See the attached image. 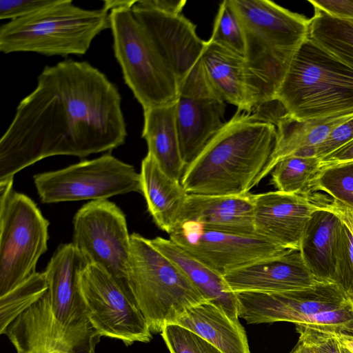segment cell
Masks as SVG:
<instances>
[{
	"instance_id": "13",
	"label": "cell",
	"mask_w": 353,
	"mask_h": 353,
	"mask_svg": "<svg viewBox=\"0 0 353 353\" xmlns=\"http://www.w3.org/2000/svg\"><path fill=\"white\" fill-rule=\"evenodd\" d=\"M170 239L219 274L288 252L263 236L208 229L192 222L176 225Z\"/></svg>"
},
{
	"instance_id": "38",
	"label": "cell",
	"mask_w": 353,
	"mask_h": 353,
	"mask_svg": "<svg viewBox=\"0 0 353 353\" xmlns=\"http://www.w3.org/2000/svg\"><path fill=\"white\" fill-rule=\"evenodd\" d=\"M353 162V141L322 159V166Z\"/></svg>"
},
{
	"instance_id": "29",
	"label": "cell",
	"mask_w": 353,
	"mask_h": 353,
	"mask_svg": "<svg viewBox=\"0 0 353 353\" xmlns=\"http://www.w3.org/2000/svg\"><path fill=\"white\" fill-rule=\"evenodd\" d=\"M48 290L44 272H35L13 290L0 296V333Z\"/></svg>"
},
{
	"instance_id": "42",
	"label": "cell",
	"mask_w": 353,
	"mask_h": 353,
	"mask_svg": "<svg viewBox=\"0 0 353 353\" xmlns=\"http://www.w3.org/2000/svg\"><path fill=\"white\" fill-rule=\"evenodd\" d=\"M290 353H314L313 350L299 341L296 346Z\"/></svg>"
},
{
	"instance_id": "24",
	"label": "cell",
	"mask_w": 353,
	"mask_h": 353,
	"mask_svg": "<svg viewBox=\"0 0 353 353\" xmlns=\"http://www.w3.org/2000/svg\"><path fill=\"white\" fill-rule=\"evenodd\" d=\"M176 101L143 110L142 138L148 153L170 177L181 181L185 170L176 122Z\"/></svg>"
},
{
	"instance_id": "21",
	"label": "cell",
	"mask_w": 353,
	"mask_h": 353,
	"mask_svg": "<svg viewBox=\"0 0 353 353\" xmlns=\"http://www.w3.org/2000/svg\"><path fill=\"white\" fill-rule=\"evenodd\" d=\"M139 174L148 210L158 228L170 234L179 222L188 194L181 181L167 175L148 153Z\"/></svg>"
},
{
	"instance_id": "15",
	"label": "cell",
	"mask_w": 353,
	"mask_h": 353,
	"mask_svg": "<svg viewBox=\"0 0 353 353\" xmlns=\"http://www.w3.org/2000/svg\"><path fill=\"white\" fill-rule=\"evenodd\" d=\"M239 318L249 324L279 321L294 324L323 311L351 305L335 283L320 281L305 289L281 293H235Z\"/></svg>"
},
{
	"instance_id": "32",
	"label": "cell",
	"mask_w": 353,
	"mask_h": 353,
	"mask_svg": "<svg viewBox=\"0 0 353 353\" xmlns=\"http://www.w3.org/2000/svg\"><path fill=\"white\" fill-rule=\"evenodd\" d=\"M161 334L170 353H222L199 334L177 324L166 325Z\"/></svg>"
},
{
	"instance_id": "23",
	"label": "cell",
	"mask_w": 353,
	"mask_h": 353,
	"mask_svg": "<svg viewBox=\"0 0 353 353\" xmlns=\"http://www.w3.org/2000/svg\"><path fill=\"white\" fill-rule=\"evenodd\" d=\"M343 224L325 201L307 223L299 250L307 268L319 281L334 283V254Z\"/></svg>"
},
{
	"instance_id": "45",
	"label": "cell",
	"mask_w": 353,
	"mask_h": 353,
	"mask_svg": "<svg viewBox=\"0 0 353 353\" xmlns=\"http://www.w3.org/2000/svg\"><path fill=\"white\" fill-rule=\"evenodd\" d=\"M350 337H353V336H350Z\"/></svg>"
},
{
	"instance_id": "28",
	"label": "cell",
	"mask_w": 353,
	"mask_h": 353,
	"mask_svg": "<svg viewBox=\"0 0 353 353\" xmlns=\"http://www.w3.org/2000/svg\"><path fill=\"white\" fill-rule=\"evenodd\" d=\"M322 165V160L316 157H288L274 167L270 183L281 192L310 194L312 183Z\"/></svg>"
},
{
	"instance_id": "34",
	"label": "cell",
	"mask_w": 353,
	"mask_h": 353,
	"mask_svg": "<svg viewBox=\"0 0 353 353\" xmlns=\"http://www.w3.org/2000/svg\"><path fill=\"white\" fill-rule=\"evenodd\" d=\"M353 141V117L337 126L314 150L321 160Z\"/></svg>"
},
{
	"instance_id": "30",
	"label": "cell",
	"mask_w": 353,
	"mask_h": 353,
	"mask_svg": "<svg viewBox=\"0 0 353 353\" xmlns=\"http://www.w3.org/2000/svg\"><path fill=\"white\" fill-rule=\"evenodd\" d=\"M316 191L353 208V162L322 166L312 183L311 193Z\"/></svg>"
},
{
	"instance_id": "39",
	"label": "cell",
	"mask_w": 353,
	"mask_h": 353,
	"mask_svg": "<svg viewBox=\"0 0 353 353\" xmlns=\"http://www.w3.org/2000/svg\"><path fill=\"white\" fill-rule=\"evenodd\" d=\"M149 4L154 8L168 14H181L185 7V0H148Z\"/></svg>"
},
{
	"instance_id": "17",
	"label": "cell",
	"mask_w": 353,
	"mask_h": 353,
	"mask_svg": "<svg viewBox=\"0 0 353 353\" xmlns=\"http://www.w3.org/2000/svg\"><path fill=\"white\" fill-rule=\"evenodd\" d=\"M310 194L276 191L254 194V226L257 235L288 250H299L312 214L323 207Z\"/></svg>"
},
{
	"instance_id": "22",
	"label": "cell",
	"mask_w": 353,
	"mask_h": 353,
	"mask_svg": "<svg viewBox=\"0 0 353 353\" xmlns=\"http://www.w3.org/2000/svg\"><path fill=\"white\" fill-rule=\"evenodd\" d=\"M353 117V113L310 120H296L286 114L274 122L276 139L270 161L263 174V179L276 164L290 156L315 157V148L342 123Z\"/></svg>"
},
{
	"instance_id": "4",
	"label": "cell",
	"mask_w": 353,
	"mask_h": 353,
	"mask_svg": "<svg viewBox=\"0 0 353 353\" xmlns=\"http://www.w3.org/2000/svg\"><path fill=\"white\" fill-rule=\"evenodd\" d=\"M276 101L300 121L353 113V69L307 38L293 56Z\"/></svg>"
},
{
	"instance_id": "3",
	"label": "cell",
	"mask_w": 353,
	"mask_h": 353,
	"mask_svg": "<svg viewBox=\"0 0 353 353\" xmlns=\"http://www.w3.org/2000/svg\"><path fill=\"white\" fill-rule=\"evenodd\" d=\"M228 2L242 28L243 59L256 110L276 101L293 56L308 38L310 19L270 0Z\"/></svg>"
},
{
	"instance_id": "2",
	"label": "cell",
	"mask_w": 353,
	"mask_h": 353,
	"mask_svg": "<svg viewBox=\"0 0 353 353\" xmlns=\"http://www.w3.org/2000/svg\"><path fill=\"white\" fill-rule=\"evenodd\" d=\"M276 139L272 122L237 110L186 167L181 183L191 194H247L263 179Z\"/></svg>"
},
{
	"instance_id": "7",
	"label": "cell",
	"mask_w": 353,
	"mask_h": 353,
	"mask_svg": "<svg viewBox=\"0 0 353 353\" xmlns=\"http://www.w3.org/2000/svg\"><path fill=\"white\" fill-rule=\"evenodd\" d=\"M133 2L110 11L114 57L125 84L143 110L177 100L179 84L143 26Z\"/></svg>"
},
{
	"instance_id": "43",
	"label": "cell",
	"mask_w": 353,
	"mask_h": 353,
	"mask_svg": "<svg viewBox=\"0 0 353 353\" xmlns=\"http://www.w3.org/2000/svg\"><path fill=\"white\" fill-rule=\"evenodd\" d=\"M45 353H70V352H68V351L61 350H52L46 352Z\"/></svg>"
},
{
	"instance_id": "16",
	"label": "cell",
	"mask_w": 353,
	"mask_h": 353,
	"mask_svg": "<svg viewBox=\"0 0 353 353\" xmlns=\"http://www.w3.org/2000/svg\"><path fill=\"white\" fill-rule=\"evenodd\" d=\"M131 9L174 74L179 88L200 60L205 41L195 25L182 14L161 12L148 0H135Z\"/></svg>"
},
{
	"instance_id": "1",
	"label": "cell",
	"mask_w": 353,
	"mask_h": 353,
	"mask_svg": "<svg viewBox=\"0 0 353 353\" xmlns=\"http://www.w3.org/2000/svg\"><path fill=\"white\" fill-rule=\"evenodd\" d=\"M127 128L121 96L87 61L46 65L0 140V181L52 156L83 158L123 145Z\"/></svg>"
},
{
	"instance_id": "26",
	"label": "cell",
	"mask_w": 353,
	"mask_h": 353,
	"mask_svg": "<svg viewBox=\"0 0 353 353\" xmlns=\"http://www.w3.org/2000/svg\"><path fill=\"white\" fill-rule=\"evenodd\" d=\"M150 241L183 271L206 301L221 307L232 319H239L236 294L230 289L223 276L192 257L170 239L157 236Z\"/></svg>"
},
{
	"instance_id": "31",
	"label": "cell",
	"mask_w": 353,
	"mask_h": 353,
	"mask_svg": "<svg viewBox=\"0 0 353 353\" xmlns=\"http://www.w3.org/2000/svg\"><path fill=\"white\" fill-rule=\"evenodd\" d=\"M209 41L243 57L245 43L242 28L228 0L219 5Z\"/></svg>"
},
{
	"instance_id": "40",
	"label": "cell",
	"mask_w": 353,
	"mask_h": 353,
	"mask_svg": "<svg viewBox=\"0 0 353 353\" xmlns=\"http://www.w3.org/2000/svg\"><path fill=\"white\" fill-rule=\"evenodd\" d=\"M134 0L131 1H113V0H109V1H103V7L108 9L109 11H111L112 10L119 8L121 7H124L126 6H128L131 4L133 2Z\"/></svg>"
},
{
	"instance_id": "36",
	"label": "cell",
	"mask_w": 353,
	"mask_h": 353,
	"mask_svg": "<svg viewBox=\"0 0 353 353\" xmlns=\"http://www.w3.org/2000/svg\"><path fill=\"white\" fill-rule=\"evenodd\" d=\"M314 7L336 18L353 20V0L308 1Z\"/></svg>"
},
{
	"instance_id": "25",
	"label": "cell",
	"mask_w": 353,
	"mask_h": 353,
	"mask_svg": "<svg viewBox=\"0 0 353 353\" xmlns=\"http://www.w3.org/2000/svg\"><path fill=\"white\" fill-rule=\"evenodd\" d=\"M174 324L199 334L222 353H251L245 330L239 319H232L210 301L192 307Z\"/></svg>"
},
{
	"instance_id": "14",
	"label": "cell",
	"mask_w": 353,
	"mask_h": 353,
	"mask_svg": "<svg viewBox=\"0 0 353 353\" xmlns=\"http://www.w3.org/2000/svg\"><path fill=\"white\" fill-rule=\"evenodd\" d=\"M225 102L211 87L199 60L180 84L176 103L180 150L186 167L225 123Z\"/></svg>"
},
{
	"instance_id": "35",
	"label": "cell",
	"mask_w": 353,
	"mask_h": 353,
	"mask_svg": "<svg viewBox=\"0 0 353 353\" xmlns=\"http://www.w3.org/2000/svg\"><path fill=\"white\" fill-rule=\"evenodd\" d=\"M55 0H1L0 19H20L30 15L54 2Z\"/></svg>"
},
{
	"instance_id": "8",
	"label": "cell",
	"mask_w": 353,
	"mask_h": 353,
	"mask_svg": "<svg viewBox=\"0 0 353 353\" xmlns=\"http://www.w3.org/2000/svg\"><path fill=\"white\" fill-rule=\"evenodd\" d=\"M12 184L13 178L0 181V296L36 272L49 239L48 221Z\"/></svg>"
},
{
	"instance_id": "11",
	"label": "cell",
	"mask_w": 353,
	"mask_h": 353,
	"mask_svg": "<svg viewBox=\"0 0 353 353\" xmlns=\"http://www.w3.org/2000/svg\"><path fill=\"white\" fill-rule=\"evenodd\" d=\"M88 265L72 243H65L58 247L43 272L56 327L72 352L101 338L86 316L81 294L80 277Z\"/></svg>"
},
{
	"instance_id": "5",
	"label": "cell",
	"mask_w": 353,
	"mask_h": 353,
	"mask_svg": "<svg viewBox=\"0 0 353 353\" xmlns=\"http://www.w3.org/2000/svg\"><path fill=\"white\" fill-rule=\"evenodd\" d=\"M110 27V11L88 10L71 0H55L30 15L0 28V51L30 52L45 56L82 55L94 39Z\"/></svg>"
},
{
	"instance_id": "27",
	"label": "cell",
	"mask_w": 353,
	"mask_h": 353,
	"mask_svg": "<svg viewBox=\"0 0 353 353\" xmlns=\"http://www.w3.org/2000/svg\"><path fill=\"white\" fill-rule=\"evenodd\" d=\"M314 9L308 38L353 69V20L333 17Z\"/></svg>"
},
{
	"instance_id": "10",
	"label": "cell",
	"mask_w": 353,
	"mask_h": 353,
	"mask_svg": "<svg viewBox=\"0 0 353 353\" xmlns=\"http://www.w3.org/2000/svg\"><path fill=\"white\" fill-rule=\"evenodd\" d=\"M72 223V243L87 263L110 274L133 300L127 279L130 235L123 211L107 199L91 201L77 212Z\"/></svg>"
},
{
	"instance_id": "6",
	"label": "cell",
	"mask_w": 353,
	"mask_h": 353,
	"mask_svg": "<svg viewBox=\"0 0 353 353\" xmlns=\"http://www.w3.org/2000/svg\"><path fill=\"white\" fill-rule=\"evenodd\" d=\"M127 279L132 297L152 333H161L166 325L207 301L175 263L135 232L130 234Z\"/></svg>"
},
{
	"instance_id": "44",
	"label": "cell",
	"mask_w": 353,
	"mask_h": 353,
	"mask_svg": "<svg viewBox=\"0 0 353 353\" xmlns=\"http://www.w3.org/2000/svg\"><path fill=\"white\" fill-rule=\"evenodd\" d=\"M341 347H342V353H351L349 350H347V349H345L343 346H341Z\"/></svg>"
},
{
	"instance_id": "19",
	"label": "cell",
	"mask_w": 353,
	"mask_h": 353,
	"mask_svg": "<svg viewBox=\"0 0 353 353\" xmlns=\"http://www.w3.org/2000/svg\"><path fill=\"white\" fill-rule=\"evenodd\" d=\"M254 194L203 195L188 194L179 222L243 234H255Z\"/></svg>"
},
{
	"instance_id": "37",
	"label": "cell",
	"mask_w": 353,
	"mask_h": 353,
	"mask_svg": "<svg viewBox=\"0 0 353 353\" xmlns=\"http://www.w3.org/2000/svg\"><path fill=\"white\" fill-rule=\"evenodd\" d=\"M325 205L341 218L353 235V208L333 199L328 202L325 201ZM349 301L353 308V297Z\"/></svg>"
},
{
	"instance_id": "33",
	"label": "cell",
	"mask_w": 353,
	"mask_h": 353,
	"mask_svg": "<svg viewBox=\"0 0 353 353\" xmlns=\"http://www.w3.org/2000/svg\"><path fill=\"white\" fill-rule=\"evenodd\" d=\"M334 282L353 297V235L343 223L334 254Z\"/></svg>"
},
{
	"instance_id": "41",
	"label": "cell",
	"mask_w": 353,
	"mask_h": 353,
	"mask_svg": "<svg viewBox=\"0 0 353 353\" xmlns=\"http://www.w3.org/2000/svg\"><path fill=\"white\" fill-rule=\"evenodd\" d=\"M338 340L341 346L353 353V337L343 336L339 337Z\"/></svg>"
},
{
	"instance_id": "9",
	"label": "cell",
	"mask_w": 353,
	"mask_h": 353,
	"mask_svg": "<svg viewBox=\"0 0 353 353\" xmlns=\"http://www.w3.org/2000/svg\"><path fill=\"white\" fill-rule=\"evenodd\" d=\"M42 203L103 200L129 192L141 194L140 174L110 154L34 175Z\"/></svg>"
},
{
	"instance_id": "20",
	"label": "cell",
	"mask_w": 353,
	"mask_h": 353,
	"mask_svg": "<svg viewBox=\"0 0 353 353\" xmlns=\"http://www.w3.org/2000/svg\"><path fill=\"white\" fill-rule=\"evenodd\" d=\"M201 62L211 87L224 102L248 113L256 110L243 57L208 41Z\"/></svg>"
},
{
	"instance_id": "18",
	"label": "cell",
	"mask_w": 353,
	"mask_h": 353,
	"mask_svg": "<svg viewBox=\"0 0 353 353\" xmlns=\"http://www.w3.org/2000/svg\"><path fill=\"white\" fill-rule=\"evenodd\" d=\"M223 277L234 293H281L305 289L320 282L307 268L299 250L259 260Z\"/></svg>"
},
{
	"instance_id": "12",
	"label": "cell",
	"mask_w": 353,
	"mask_h": 353,
	"mask_svg": "<svg viewBox=\"0 0 353 353\" xmlns=\"http://www.w3.org/2000/svg\"><path fill=\"white\" fill-rule=\"evenodd\" d=\"M80 290L86 316L101 336L121 340L126 345L150 341L152 333L134 301L101 268L85 267Z\"/></svg>"
}]
</instances>
